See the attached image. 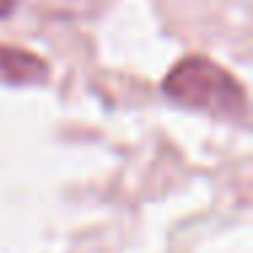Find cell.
Instances as JSON below:
<instances>
[{
	"instance_id": "cell-1",
	"label": "cell",
	"mask_w": 253,
	"mask_h": 253,
	"mask_svg": "<svg viewBox=\"0 0 253 253\" xmlns=\"http://www.w3.org/2000/svg\"><path fill=\"white\" fill-rule=\"evenodd\" d=\"M164 93L188 109L212 115L218 120H248L245 87L229 71L207 57H185L164 79Z\"/></svg>"
},
{
	"instance_id": "cell-2",
	"label": "cell",
	"mask_w": 253,
	"mask_h": 253,
	"mask_svg": "<svg viewBox=\"0 0 253 253\" xmlns=\"http://www.w3.org/2000/svg\"><path fill=\"white\" fill-rule=\"evenodd\" d=\"M49 79V66L44 57L17 46H0V84L36 87Z\"/></svg>"
},
{
	"instance_id": "cell-3",
	"label": "cell",
	"mask_w": 253,
	"mask_h": 253,
	"mask_svg": "<svg viewBox=\"0 0 253 253\" xmlns=\"http://www.w3.org/2000/svg\"><path fill=\"white\" fill-rule=\"evenodd\" d=\"M14 6H17V0H0V19L8 17L14 11Z\"/></svg>"
}]
</instances>
